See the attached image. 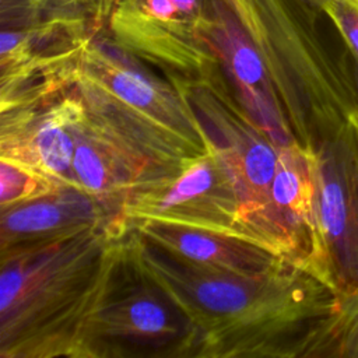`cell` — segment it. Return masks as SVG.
<instances>
[{
  "mask_svg": "<svg viewBox=\"0 0 358 358\" xmlns=\"http://www.w3.org/2000/svg\"><path fill=\"white\" fill-rule=\"evenodd\" d=\"M124 248L192 323L196 357H309L315 331L336 303L337 292L289 262L252 275L206 270L130 228Z\"/></svg>",
  "mask_w": 358,
  "mask_h": 358,
  "instance_id": "1",
  "label": "cell"
},
{
  "mask_svg": "<svg viewBox=\"0 0 358 358\" xmlns=\"http://www.w3.org/2000/svg\"><path fill=\"white\" fill-rule=\"evenodd\" d=\"M123 217L0 255V358H78L124 246Z\"/></svg>",
  "mask_w": 358,
  "mask_h": 358,
  "instance_id": "2",
  "label": "cell"
},
{
  "mask_svg": "<svg viewBox=\"0 0 358 358\" xmlns=\"http://www.w3.org/2000/svg\"><path fill=\"white\" fill-rule=\"evenodd\" d=\"M76 85L92 116L173 176L210 150L183 92L113 42H88Z\"/></svg>",
  "mask_w": 358,
  "mask_h": 358,
  "instance_id": "3",
  "label": "cell"
},
{
  "mask_svg": "<svg viewBox=\"0 0 358 358\" xmlns=\"http://www.w3.org/2000/svg\"><path fill=\"white\" fill-rule=\"evenodd\" d=\"M196 354V333L186 315L123 246L87 326L78 358H189Z\"/></svg>",
  "mask_w": 358,
  "mask_h": 358,
  "instance_id": "4",
  "label": "cell"
},
{
  "mask_svg": "<svg viewBox=\"0 0 358 358\" xmlns=\"http://www.w3.org/2000/svg\"><path fill=\"white\" fill-rule=\"evenodd\" d=\"M213 15L203 0H116L112 42L165 77L200 80L221 67L207 39Z\"/></svg>",
  "mask_w": 358,
  "mask_h": 358,
  "instance_id": "5",
  "label": "cell"
},
{
  "mask_svg": "<svg viewBox=\"0 0 358 358\" xmlns=\"http://www.w3.org/2000/svg\"><path fill=\"white\" fill-rule=\"evenodd\" d=\"M236 180L218 148L189 162L172 180L140 192L122 210L124 220H152L243 238ZM245 239V238H243Z\"/></svg>",
  "mask_w": 358,
  "mask_h": 358,
  "instance_id": "6",
  "label": "cell"
},
{
  "mask_svg": "<svg viewBox=\"0 0 358 358\" xmlns=\"http://www.w3.org/2000/svg\"><path fill=\"white\" fill-rule=\"evenodd\" d=\"M317 154V217L327 271L337 294L358 288V117Z\"/></svg>",
  "mask_w": 358,
  "mask_h": 358,
  "instance_id": "7",
  "label": "cell"
},
{
  "mask_svg": "<svg viewBox=\"0 0 358 358\" xmlns=\"http://www.w3.org/2000/svg\"><path fill=\"white\" fill-rule=\"evenodd\" d=\"M0 158L27 166L62 187H76V134L85 113L77 85L39 103L0 110Z\"/></svg>",
  "mask_w": 358,
  "mask_h": 358,
  "instance_id": "8",
  "label": "cell"
},
{
  "mask_svg": "<svg viewBox=\"0 0 358 358\" xmlns=\"http://www.w3.org/2000/svg\"><path fill=\"white\" fill-rule=\"evenodd\" d=\"M73 173L77 190L96 200L110 215H122L140 192L176 176L158 168L87 109L78 123Z\"/></svg>",
  "mask_w": 358,
  "mask_h": 358,
  "instance_id": "9",
  "label": "cell"
},
{
  "mask_svg": "<svg viewBox=\"0 0 358 358\" xmlns=\"http://www.w3.org/2000/svg\"><path fill=\"white\" fill-rule=\"evenodd\" d=\"M207 39L236 99L278 145L298 141L289 127L271 77L255 43L222 0H213Z\"/></svg>",
  "mask_w": 358,
  "mask_h": 358,
  "instance_id": "10",
  "label": "cell"
},
{
  "mask_svg": "<svg viewBox=\"0 0 358 358\" xmlns=\"http://www.w3.org/2000/svg\"><path fill=\"white\" fill-rule=\"evenodd\" d=\"M117 217L110 215L91 196L62 187L1 210L0 255L63 241L99 228Z\"/></svg>",
  "mask_w": 358,
  "mask_h": 358,
  "instance_id": "11",
  "label": "cell"
},
{
  "mask_svg": "<svg viewBox=\"0 0 358 358\" xmlns=\"http://www.w3.org/2000/svg\"><path fill=\"white\" fill-rule=\"evenodd\" d=\"M126 225L162 252L206 270L241 275L262 274L287 260L248 239L152 220H124Z\"/></svg>",
  "mask_w": 358,
  "mask_h": 358,
  "instance_id": "12",
  "label": "cell"
},
{
  "mask_svg": "<svg viewBox=\"0 0 358 358\" xmlns=\"http://www.w3.org/2000/svg\"><path fill=\"white\" fill-rule=\"evenodd\" d=\"M309 357H358V288L337 294L315 331Z\"/></svg>",
  "mask_w": 358,
  "mask_h": 358,
  "instance_id": "13",
  "label": "cell"
},
{
  "mask_svg": "<svg viewBox=\"0 0 358 358\" xmlns=\"http://www.w3.org/2000/svg\"><path fill=\"white\" fill-rule=\"evenodd\" d=\"M62 186L43 175L0 158V211L46 196Z\"/></svg>",
  "mask_w": 358,
  "mask_h": 358,
  "instance_id": "14",
  "label": "cell"
},
{
  "mask_svg": "<svg viewBox=\"0 0 358 358\" xmlns=\"http://www.w3.org/2000/svg\"><path fill=\"white\" fill-rule=\"evenodd\" d=\"M322 10L333 21L358 60V4L352 0H323Z\"/></svg>",
  "mask_w": 358,
  "mask_h": 358,
  "instance_id": "15",
  "label": "cell"
}]
</instances>
